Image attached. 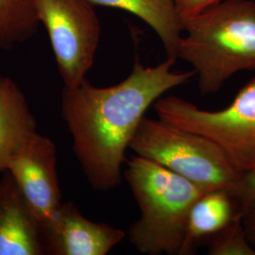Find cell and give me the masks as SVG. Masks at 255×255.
Instances as JSON below:
<instances>
[{"mask_svg": "<svg viewBox=\"0 0 255 255\" xmlns=\"http://www.w3.org/2000/svg\"><path fill=\"white\" fill-rule=\"evenodd\" d=\"M178 59L191 64L202 95L255 70V0H221L182 19Z\"/></svg>", "mask_w": 255, "mask_h": 255, "instance_id": "7a4b0ae2", "label": "cell"}, {"mask_svg": "<svg viewBox=\"0 0 255 255\" xmlns=\"http://www.w3.org/2000/svg\"><path fill=\"white\" fill-rule=\"evenodd\" d=\"M233 197L237 213L243 215L247 210L255 206V169L240 173L239 178L228 191Z\"/></svg>", "mask_w": 255, "mask_h": 255, "instance_id": "9a60e30c", "label": "cell"}, {"mask_svg": "<svg viewBox=\"0 0 255 255\" xmlns=\"http://www.w3.org/2000/svg\"><path fill=\"white\" fill-rule=\"evenodd\" d=\"M41 227L45 255H106L126 233L86 219L73 202H61Z\"/></svg>", "mask_w": 255, "mask_h": 255, "instance_id": "ba28073f", "label": "cell"}, {"mask_svg": "<svg viewBox=\"0 0 255 255\" xmlns=\"http://www.w3.org/2000/svg\"><path fill=\"white\" fill-rule=\"evenodd\" d=\"M210 255H255L242 222V216L237 214L224 228L211 237Z\"/></svg>", "mask_w": 255, "mask_h": 255, "instance_id": "5bb4252c", "label": "cell"}, {"mask_svg": "<svg viewBox=\"0 0 255 255\" xmlns=\"http://www.w3.org/2000/svg\"><path fill=\"white\" fill-rule=\"evenodd\" d=\"M39 24L33 0H0V48L27 41Z\"/></svg>", "mask_w": 255, "mask_h": 255, "instance_id": "4fadbf2b", "label": "cell"}, {"mask_svg": "<svg viewBox=\"0 0 255 255\" xmlns=\"http://www.w3.org/2000/svg\"><path fill=\"white\" fill-rule=\"evenodd\" d=\"M46 27L65 87L86 80L101 38V23L88 0H33Z\"/></svg>", "mask_w": 255, "mask_h": 255, "instance_id": "8992f818", "label": "cell"}, {"mask_svg": "<svg viewBox=\"0 0 255 255\" xmlns=\"http://www.w3.org/2000/svg\"><path fill=\"white\" fill-rule=\"evenodd\" d=\"M129 148L208 191H230L240 176L211 140L161 119H142Z\"/></svg>", "mask_w": 255, "mask_h": 255, "instance_id": "277c9868", "label": "cell"}, {"mask_svg": "<svg viewBox=\"0 0 255 255\" xmlns=\"http://www.w3.org/2000/svg\"><path fill=\"white\" fill-rule=\"evenodd\" d=\"M41 227L8 171L0 179V255H43Z\"/></svg>", "mask_w": 255, "mask_h": 255, "instance_id": "9c48e42d", "label": "cell"}, {"mask_svg": "<svg viewBox=\"0 0 255 255\" xmlns=\"http://www.w3.org/2000/svg\"><path fill=\"white\" fill-rule=\"evenodd\" d=\"M219 1L221 0H175V3L182 19L195 14Z\"/></svg>", "mask_w": 255, "mask_h": 255, "instance_id": "2e32d148", "label": "cell"}, {"mask_svg": "<svg viewBox=\"0 0 255 255\" xmlns=\"http://www.w3.org/2000/svg\"><path fill=\"white\" fill-rule=\"evenodd\" d=\"M37 131L36 119L18 85L0 75V171L28 137Z\"/></svg>", "mask_w": 255, "mask_h": 255, "instance_id": "30bf717a", "label": "cell"}, {"mask_svg": "<svg viewBox=\"0 0 255 255\" xmlns=\"http://www.w3.org/2000/svg\"><path fill=\"white\" fill-rule=\"evenodd\" d=\"M153 107L159 119L211 140L239 173L255 170V78L219 111L201 109L175 96L160 98Z\"/></svg>", "mask_w": 255, "mask_h": 255, "instance_id": "5b68a950", "label": "cell"}, {"mask_svg": "<svg viewBox=\"0 0 255 255\" xmlns=\"http://www.w3.org/2000/svg\"><path fill=\"white\" fill-rule=\"evenodd\" d=\"M93 5L122 9L146 23L157 34L166 59H178L182 36V18L175 0H88Z\"/></svg>", "mask_w": 255, "mask_h": 255, "instance_id": "8fae6325", "label": "cell"}, {"mask_svg": "<svg viewBox=\"0 0 255 255\" xmlns=\"http://www.w3.org/2000/svg\"><path fill=\"white\" fill-rule=\"evenodd\" d=\"M56 161L54 143L36 131L19 146L6 165L5 171L11 175L40 226L62 202Z\"/></svg>", "mask_w": 255, "mask_h": 255, "instance_id": "52a82bcc", "label": "cell"}, {"mask_svg": "<svg viewBox=\"0 0 255 255\" xmlns=\"http://www.w3.org/2000/svg\"><path fill=\"white\" fill-rule=\"evenodd\" d=\"M237 214L235 201L227 190L214 189L204 193L192 207L181 255H192L202 238L217 234Z\"/></svg>", "mask_w": 255, "mask_h": 255, "instance_id": "7c38bea8", "label": "cell"}, {"mask_svg": "<svg viewBox=\"0 0 255 255\" xmlns=\"http://www.w3.org/2000/svg\"><path fill=\"white\" fill-rule=\"evenodd\" d=\"M242 222L246 232L247 237L255 250V206L247 210L242 215Z\"/></svg>", "mask_w": 255, "mask_h": 255, "instance_id": "e0dca14e", "label": "cell"}, {"mask_svg": "<svg viewBox=\"0 0 255 255\" xmlns=\"http://www.w3.org/2000/svg\"><path fill=\"white\" fill-rule=\"evenodd\" d=\"M176 62L156 66L135 60L125 80L96 87L86 80L62 92L61 113L73 140L77 157L92 187L107 191L121 182L126 150L145 113L164 93L185 84L194 70L174 72Z\"/></svg>", "mask_w": 255, "mask_h": 255, "instance_id": "6da1fadb", "label": "cell"}, {"mask_svg": "<svg viewBox=\"0 0 255 255\" xmlns=\"http://www.w3.org/2000/svg\"><path fill=\"white\" fill-rule=\"evenodd\" d=\"M124 177L140 209L128 240L147 255H181L192 207L208 191L151 160L135 155Z\"/></svg>", "mask_w": 255, "mask_h": 255, "instance_id": "3957f363", "label": "cell"}]
</instances>
